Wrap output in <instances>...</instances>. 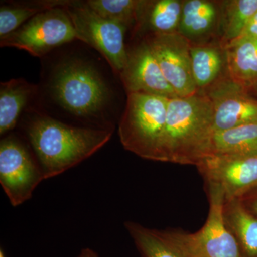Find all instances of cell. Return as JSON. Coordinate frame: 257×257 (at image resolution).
<instances>
[{
    "label": "cell",
    "instance_id": "9",
    "mask_svg": "<svg viewBox=\"0 0 257 257\" xmlns=\"http://www.w3.org/2000/svg\"><path fill=\"white\" fill-rule=\"evenodd\" d=\"M197 167L207 184L222 191L225 201L241 199L257 188V155H210Z\"/></svg>",
    "mask_w": 257,
    "mask_h": 257
},
{
    "label": "cell",
    "instance_id": "26",
    "mask_svg": "<svg viewBox=\"0 0 257 257\" xmlns=\"http://www.w3.org/2000/svg\"><path fill=\"white\" fill-rule=\"evenodd\" d=\"M77 257H100L96 251L91 248H84Z\"/></svg>",
    "mask_w": 257,
    "mask_h": 257
},
{
    "label": "cell",
    "instance_id": "4",
    "mask_svg": "<svg viewBox=\"0 0 257 257\" xmlns=\"http://www.w3.org/2000/svg\"><path fill=\"white\" fill-rule=\"evenodd\" d=\"M169 99L142 93L127 94L118 127L125 150L145 160L162 162Z\"/></svg>",
    "mask_w": 257,
    "mask_h": 257
},
{
    "label": "cell",
    "instance_id": "1",
    "mask_svg": "<svg viewBox=\"0 0 257 257\" xmlns=\"http://www.w3.org/2000/svg\"><path fill=\"white\" fill-rule=\"evenodd\" d=\"M113 130L73 126L39 112H32L24 128L45 180L92 156L109 141Z\"/></svg>",
    "mask_w": 257,
    "mask_h": 257
},
{
    "label": "cell",
    "instance_id": "12",
    "mask_svg": "<svg viewBox=\"0 0 257 257\" xmlns=\"http://www.w3.org/2000/svg\"><path fill=\"white\" fill-rule=\"evenodd\" d=\"M119 76L127 94L142 93L167 98L177 96L166 80L146 40L127 50L126 65Z\"/></svg>",
    "mask_w": 257,
    "mask_h": 257
},
{
    "label": "cell",
    "instance_id": "18",
    "mask_svg": "<svg viewBox=\"0 0 257 257\" xmlns=\"http://www.w3.org/2000/svg\"><path fill=\"white\" fill-rule=\"evenodd\" d=\"M194 82L199 92H204L221 78L226 68L224 50L210 45H194L190 48Z\"/></svg>",
    "mask_w": 257,
    "mask_h": 257
},
{
    "label": "cell",
    "instance_id": "17",
    "mask_svg": "<svg viewBox=\"0 0 257 257\" xmlns=\"http://www.w3.org/2000/svg\"><path fill=\"white\" fill-rule=\"evenodd\" d=\"M221 18L217 3L209 0L183 1L178 33L192 43L209 35L215 29Z\"/></svg>",
    "mask_w": 257,
    "mask_h": 257
},
{
    "label": "cell",
    "instance_id": "13",
    "mask_svg": "<svg viewBox=\"0 0 257 257\" xmlns=\"http://www.w3.org/2000/svg\"><path fill=\"white\" fill-rule=\"evenodd\" d=\"M182 7L180 0L142 1L135 30L148 32L147 35L177 33Z\"/></svg>",
    "mask_w": 257,
    "mask_h": 257
},
{
    "label": "cell",
    "instance_id": "6",
    "mask_svg": "<svg viewBox=\"0 0 257 257\" xmlns=\"http://www.w3.org/2000/svg\"><path fill=\"white\" fill-rule=\"evenodd\" d=\"M77 40L73 24L65 7L42 12L14 32L0 37L2 47H15L37 57L56 47Z\"/></svg>",
    "mask_w": 257,
    "mask_h": 257
},
{
    "label": "cell",
    "instance_id": "8",
    "mask_svg": "<svg viewBox=\"0 0 257 257\" xmlns=\"http://www.w3.org/2000/svg\"><path fill=\"white\" fill-rule=\"evenodd\" d=\"M43 180L33 152L15 135L5 137L0 143V183L10 204L18 207L31 199Z\"/></svg>",
    "mask_w": 257,
    "mask_h": 257
},
{
    "label": "cell",
    "instance_id": "2",
    "mask_svg": "<svg viewBox=\"0 0 257 257\" xmlns=\"http://www.w3.org/2000/svg\"><path fill=\"white\" fill-rule=\"evenodd\" d=\"M214 133L212 104L204 93L170 98L162 143V162L197 167L210 155Z\"/></svg>",
    "mask_w": 257,
    "mask_h": 257
},
{
    "label": "cell",
    "instance_id": "3",
    "mask_svg": "<svg viewBox=\"0 0 257 257\" xmlns=\"http://www.w3.org/2000/svg\"><path fill=\"white\" fill-rule=\"evenodd\" d=\"M56 104L94 128H113L106 120L112 92L94 64L80 58H69L56 66L49 81Z\"/></svg>",
    "mask_w": 257,
    "mask_h": 257
},
{
    "label": "cell",
    "instance_id": "20",
    "mask_svg": "<svg viewBox=\"0 0 257 257\" xmlns=\"http://www.w3.org/2000/svg\"><path fill=\"white\" fill-rule=\"evenodd\" d=\"M70 2L65 0L3 2L0 7V37L14 32L35 15L53 8L67 6Z\"/></svg>",
    "mask_w": 257,
    "mask_h": 257
},
{
    "label": "cell",
    "instance_id": "16",
    "mask_svg": "<svg viewBox=\"0 0 257 257\" xmlns=\"http://www.w3.org/2000/svg\"><path fill=\"white\" fill-rule=\"evenodd\" d=\"M38 91V86L25 79H12L0 84V134L2 136L16 126L29 101Z\"/></svg>",
    "mask_w": 257,
    "mask_h": 257
},
{
    "label": "cell",
    "instance_id": "23",
    "mask_svg": "<svg viewBox=\"0 0 257 257\" xmlns=\"http://www.w3.org/2000/svg\"><path fill=\"white\" fill-rule=\"evenodd\" d=\"M91 10L103 18L123 25L125 28H135L138 22L140 0H87L84 1Z\"/></svg>",
    "mask_w": 257,
    "mask_h": 257
},
{
    "label": "cell",
    "instance_id": "15",
    "mask_svg": "<svg viewBox=\"0 0 257 257\" xmlns=\"http://www.w3.org/2000/svg\"><path fill=\"white\" fill-rule=\"evenodd\" d=\"M223 216L243 257H257V216L239 199L225 201Z\"/></svg>",
    "mask_w": 257,
    "mask_h": 257
},
{
    "label": "cell",
    "instance_id": "22",
    "mask_svg": "<svg viewBox=\"0 0 257 257\" xmlns=\"http://www.w3.org/2000/svg\"><path fill=\"white\" fill-rule=\"evenodd\" d=\"M124 226L142 257H183L166 239L162 230L130 221L124 223Z\"/></svg>",
    "mask_w": 257,
    "mask_h": 257
},
{
    "label": "cell",
    "instance_id": "21",
    "mask_svg": "<svg viewBox=\"0 0 257 257\" xmlns=\"http://www.w3.org/2000/svg\"><path fill=\"white\" fill-rule=\"evenodd\" d=\"M257 12V0L224 2L221 11V47L241 36L246 25Z\"/></svg>",
    "mask_w": 257,
    "mask_h": 257
},
{
    "label": "cell",
    "instance_id": "7",
    "mask_svg": "<svg viewBox=\"0 0 257 257\" xmlns=\"http://www.w3.org/2000/svg\"><path fill=\"white\" fill-rule=\"evenodd\" d=\"M65 10L73 24L77 40L87 43L101 54L118 74L127 60L125 33L127 28L103 18L84 2L71 1Z\"/></svg>",
    "mask_w": 257,
    "mask_h": 257
},
{
    "label": "cell",
    "instance_id": "27",
    "mask_svg": "<svg viewBox=\"0 0 257 257\" xmlns=\"http://www.w3.org/2000/svg\"><path fill=\"white\" fill-rule=\"evenodd\" d=\"M248 90L253 96L257 98V82L253 85L251 86L249 89H248Z\"/></svg>",
    "mask_w": 257,
    "mask_h": 257
},
{
    "label": "cell",
    "instance_id": "10",
    "mask_svg": "<svg viewBox=\"0 0 257 257\" xmlns=\"http://www.w3.org/2000/svg\"><path fill=\"white\" fill-rule=\"evenodd\" d=\"M145 40L151 47L166 80L179 97L199 92L191 64L192 43L178 32L147 35Z\"/></svg>",
    "mask_w": 257,
    "mask_h": 257
},
{
    "label": "cell",
    "instance_id": "19",
    "mask_svg": "<svg viewBox=\"0 0 257 257\" xmlns=\"http://www.w3.org/2000/svg\"><path fill=\"white\" fill-rule=\"evenodd\" d=\"M210 155H257V123L215 132Z\"/></svg>",
    "mask_w": 257,
    "mask_h": 257
},
{
    "label": "cell",
    "instance_id": "28",
    "mask_svg": "<svg viewBox=\"0 0 257 257\" xmlns=\"http://www.w3.org/2000/svg\"><path fill=\"white\" fill-rule=\"evenodd\" d=\"M0 257H5V253L3 249L0 250Z\"/></svg>",
    "mask_w": 257,
    "mask_h": 257
},
{
    "label": "cell",
    "instance_id": "24",
    "mask_svg": "<svg viewBox=\"0 0 257 257\" xmlns=\"http://www.w3.org/2000/svg\"><path fill=\"white\" fill-rule=\"evenodd\" d=\"M239 38L257 40V12L249 20Z\"/></svg>",
    "mask_w": 257,
    "mask_h": 257
},
{
    "label": "cell",
    "instance_id": "25",
    "mask_svg": "<svg viewBox=\"0 0 257 257\" xmlns=\"http://www.w3.org/2000/svg\"><path fill=\"white\" fill-rule=\"evenodd\" d=\"M245 207L257 216V194L251 196H244L240 199Z\"/></svg>",
    "mask_w": 257,
    "mask_h": 257
},
{
    "label": "cell",
    "instance_id": "14",
    "mask_svg": "<svg viewBox=\"0 0 257 257\" xmlns=\"http://www.w3.org/2000/svg\"><path fill=\"white\" fill-rule=\"evenodd\" d=\"M226 74L246 89L257 82V40L238 38L224 47Z\"/></svg>",
    "mask_w": 257,
    "mask_h": 257
},
{
    "label": "cell",
    "instance_id": "5",
    "mask_svg": "<svg viewBox=\"0 0 257 257\" xmlns=\"http://www.w3.org/2000/svg\"><path fill=\"white\" fill-rule=\"evenodd\" d=\"M207 186L209 210L202 229L195 233L165 230L162 234L183 257H243L236 239L225 224L222 191L214 184Z\"/></svg>",
    "mask_w": 257,
    "mask_h": 257
},
{
    "label": "cell",
    "instance_id": "11",
    "mask_svg": "<svg viewBox=\"0 0 257 257\" xmlns=\"http://www.w3.org/2000/svg\"><path fill=\"white\" fill-rule=\"evenodd\" d=\"M211 101L215 132L257 123V98L248 89L221 76L204 92Z\"/></svg>",
    "mask_w": 257,
    "mask_h": 257
}]
</instances>
